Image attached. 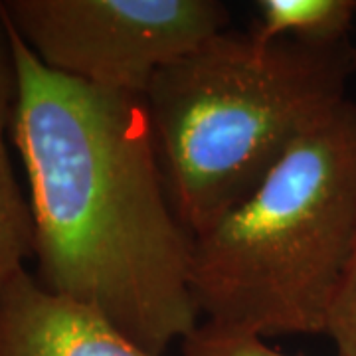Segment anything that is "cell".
<instances>
[{"mask_svg": "<svg viewBox=\"0 0 356 356\" xmlns=\"http://www.w3.org/2000/svg\"><path fill=\"white\" fill-rule=\"evenodd\" d=\"M8 34L18 79L10 140L30 188L34 275L163 356L196 331L200 313L192 236L166 186L145 97L54 72L10 26Z\"/></svg>", "mask_w": 356, "mask_h": 356, "instance_id": "1", "label": "cell"}, {"mask_svg": "<svg viewBox=\"0 0 356 356\" xmlns=\"http://www.w3.org/2000/svg\"><path fill=\"white\" fill-rule=\"evenodd\" d=\"M356 46L218 32L145 91L166 186L191 236L243 202L293 145L348 102Z\"/></svg>", "mask_w": 356, "mask_h": 356, "instance_id": "2", "label": "cell"}, {"mask_svg": "<svg viewBox=\"0 0 356 356\" xmlns=\"http://www.w3.org/2000/svg\"><path fill=\"white\" fill-rule=\"evenodd\" d=\"M356 242V103L299 139L243 202L192 236L206 323L255 337L329 329Z\"/></svg>", "mask_w": 356, "mask_h": 356, "instance_id": "3", "label": "cell"}, {"mask_svg": "<svg viewBox=\"0 0 356 356\" xmlns=\"http://www.w3.org/2000/svg\"><path fill=\"white\" fill-rule=\"evenodd\" d=\"M0 8L50 70L133 95L229 24L218 0H2Z\"/></svg>", "mask_w": 356, "mask_h": 356, "instance_id": "4", "label": "cell"}, {"mask_svg": "<svg viewBox=\"0 0 356 356\" xmlns=\"http://www.w3.org/2000/svg\"><path fill=\"white\" fill-rule=\"evenodd\" d=\"M0 356H154L28 269L0 285Z\"/></svg>", "mask_w": 356, "mask_h": 356, "instance_id": "5", "label": "cell"}, {"mask_svg": "<svg viewBox=\"0 0 356 356\" xmlns=\"http://www.w3.org/2000/svg\"><path fill=\"white\" fill-rule=\"evenodd\" d=\"M16 89L13 42L0 8V285L26 269V259L34 254L30 202L18 184L8 149Z\"/></svg>", "mask_w": 356, "mask_h": 356, "instance_id": "6", "label": "cell"}, {"mask_svg": "<svg viewBox=\"0 0 356 356\" xmlns=\"http://www.w3.org/2000/svg\"><path fill=\"white\" fill-rule=\"evenodd\" d=\"M250 34L259 42L334 44L350 38L356 0H259Z\"/></svg>", "mask_w": 356, "mask_h": 356, "instance_id": "7", "label": "cell"}, {"mask_svg": "<svg viewBox=\"0 0 356 356\" xmlns=\"http://www.w3.org/2000/svg\"><path fill=\"white\" fill-rule=\"evenodd\" d=\"M184 356H289L271 348L261 337L229 331L204 321L182 341Z\"/></svg>", "mask_w": 356, "mask_h": 356, "instance_id": "8", "label": "cell"}, {"mask_svg": "<svg viewBox=\"0 0 356 356\" xmlns=\"http://www.w3.org/2000/svg\"><path fill=\"white\" fill-rule=\"evenodd\" d=\"M327 334L337 346V356H356V242L337 303L332 307Z\"/></svg>", "mask_w": 356, "mask_h": 356, "instance_id": "9", "label": "cell"}]
</instances>
